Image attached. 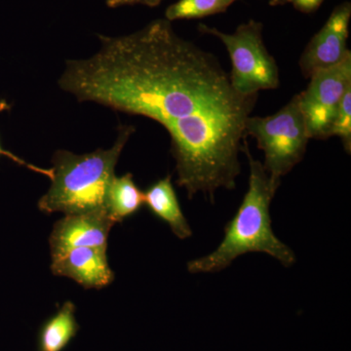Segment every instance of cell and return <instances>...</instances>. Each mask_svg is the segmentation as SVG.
I'll use <instances>...</instances> for the list:
<instances>
[{
  "instance_id": "9",
  "label": "cell",
  "mask_w": 351,
  "mask_h": 351,
  "mask_svg": "<svg viewBox=\"0 0 351 351\" xmlns=\"http://www.w3.org/2000/svg\"><path fill=\"white\" fill-rule=\"evenodd\" d=\"M54 276L68 277L85 289H101L112 283L114 272L108 265L107 248H76L52 261Z\"/></svg>"
},
{
  "instance_id": "18",
  "label": "cell",
  "mask_w": 351,
  "mask_h": 351,
  "mask_svg": "<svg viewBox=\"0 0 351 351\" xmlns=\"http://www.w3.org/2000/svg\"><path fill=\"white\" fill-rule=\"evenodd\" d=\"M290 0H269V4L271 6H282L288 4Z\"/></svg>"
},
{
  "instance_id": "3",
  "label": "cell",
  "mask_w": 351,
  "mask_h": 351,
  "mask_svg": "<svg viewBox=\"0 0 351 351\" xmlns=\"http://www.w3.org/2000/svg\"><path fill=\"white\" fill-rule=\"evenodd\" d=\"M135 128L119 127L112 149L90 154L57 151L53 156L51 186L38 201L44 213L66 215L107 212L108 189L115 177V166Z\"/></svg>"
},
{
  "instance_id": "11",
  "label": "cell",
  "mask_w": 351,
  "mask_h": 351,
  "mask_svg": "<svg viewBox=\"0 0 351 351\" xmlns=\"http://www.w3.org/2000/svg\"><path fill=\"white\" fill-rule=\"evenodd\" d=\"M75 304L66 302L54 315L39 328L38 351H63L80 331Z\"/></svg>"
},
{
  "instance_id": "4",
  "label": "cell",
  "mask_w": 351,
  "mask_h": 351,
  "mask_svg": "<svg viewBox=\"0 0 351 351\" xmlns=\"http://www.w3.org/2000/svg\"><path fill=\"white\" fill-rule=\"evenodd\" d=\"M257 141L265 154L263 166L269 179L280 184L281 179L306 152L309 138L306 120L300 105V95L293 97L285 107L269 117H249L245 124V137Z\"/></svg>"
},
{
  "instance_id": "5",
  "label": "cell",
  "mask_w": 351,
  "mask_h": 351,
  "mask_svg": "<svg viewBox=\"0 0 351 351\" xmlns=\"http://www.w3.org/2000/svg\"><path fill=\"white\" fill-rule=\"evenodd\" d=\"M263 27L262 23L250 20L230 34L207 25H198V31L216 36L225 44L232 60V71L228 73L230 82L239 93L246 96L258 95L262 90L277 89L280 85L276 59L263 43Z\"/></svg>"
},
{
  "instance_id": "1",
  "label": "cell",
  "mask_w": 351,
  "mask_h": 351,
  "mask_svg": "<svg viewBox=\"0 0 351 351\" xmlns=\"http://www.w3.org/2000/svg\"><path fill=\"white\" fill-rule=\"evenodd\" d=\"M99 38L97 54L66 62L60 77L77 101L154 120L169 133L173 151L199 158L245 137L258 95L239 93L216 56L178 36L169 21Z\"/></svg>"
},
{
  "instance_id": "17",
  "label": "cell",
  "mask_w": 351,
  "mask_h": 351,
  "mask_svg": "<svg viewBox=\"0 0 351 351\" xmlns=\"http://www.w3.org/2000/svg\"><path fill=\"white\" fill-rule=\"evenodd\" d=\"M323 1L324 0H290L289 3H292L300 12L311 14L317 10Z\"/></svg>"
},
{
  "instance_id": "10",
  "label": "cell",
  "mask_w": 351,
  "mask_h": 351,
  "mask_svg": "<svg viewBox=\"0 0 351 351\" xmlns=\"http://www.w3.org/2000/svg\"><path fill=\"white\" fill-rule=\"evenodd\" d=\"M144 198L145 204L152 213L165 221L178 239H186L193 235V230L180 206L171 176L152 184L145 191Z\"/></svg>"
},
{
  "instance_id": "8",
  "label": "cell",
  "mask_w": 351,
  "mask_h": 351,
  "mask_svg": "<svg viewBox=\"0 0 351 351\" xmlns=\"http://www.w3.org/2000/svg\"><path fill=\"white\" fill-rule=\"evenodd\" d=\"M114 221L107 212L66 215L55 223L49 237L52 261L76 248H107Z\"/></svg>"
},
{
  "instance_id": "6",
  "label": "cell",
  "mask_w": 351,
  "mask_h": 351,
  "mask_svg": "<svg viewBox=\"0 0 351 351\" xmlns=\"http://www.w3.org/2000/svg\"><path fill=\"white\" fill-rule=\"evenodd\" d=\"M300 95V105L309 138L326 140L346 90L351 87V53L337 66L311 76Z\"/></svg>"
},
{
  "instance_id": "7",
  "label": "cell",
  "mask_w": 351,
  "mask_h": 351,
  "mask_svg": "<svg viewBox=\"0 0 351 351\" xmlns=\"http://www.w3.org/2000/svg\"><path fill=\"white\" fill-rule=\"evenodd\" d=\"M350 2H343L332 10L325 25L314 34L300 59V69L304 77L311 78L317 71L337 66L350 54Z\"/></svg>"
},
{
  "instance_id": "14",
  "label": "cell",
  "mask_w": 351,
  "mask_h": 351,
  "mask_svg": "<svg viewBox=\"0 0 351 351\" xmlns=\"http://www.w3.org/2000/svg\"><path fill=\"white\" fill-rule=\"evenodd\" d=\"M337 136L341 138L346 152L351 151V87L346 90L341 104H339L336 117L332 121L330 137Z\"/></svg>"
},
{
  "instance_id": "16",
  "label": "cell",
  "mask_w": 351,
  "mask_h": 351,
  "mask_svg": "<svg viewBox=\"0 0 351 351\" xmlns=\"http://www.w3.org/2000/svg\"><path fill=\"white\" fill-rule=\"evenodd\" d=\"M161 1L162 0H107V5L110 8L132 5H144L154 8L158 6Z\"/></svg>"
},
{
  "instance_id": "12",
  "label": "cell",
  "mask_w": 351,
  "mask_h": 351,
  "mask_svg": "<svg viewBox=\"0 0 351 351\" xmlns=\"http://www.w3.org/2000/svg\"><path fill=\"white\" fill-rule=\"evenodd\" d=\"M145 205L144 193L134 182L131 173L112 180L108 189L107 213L115 223L133 216Z\"/></svg>"
},
{
  "instance_id": "2",
  "label": "cell",
  "mask_w": 351,
  "mask_h": 351,
  "mask_svg": "<svg viewBox=\"0 0 351 351\" xmlns=\"http://www.w3.org/2000/svg\"><path fill=\"white\" fill-rule=\"evenodd\" d=\"M242 152L250 166L249 188L232 221L226 226L225 237L216 250L188 263L191 274H214L226 269L235 258L248 253H265L284 267L295 263L294 251L274 232L269 207L280 184L269 179L263 163L249 151L246 138Z\"/></svg>"
},
{
  "instance_id": "15",
  "label": "cell",
  "mask_w": 351,
  "mask_h": 351,
  "mask_svg": "<svg viewBox=\"0 0 351 351\" xmlns=\"http://www.w3.org/2000/svg\"><path fill=\"white\" fill-rule=\"evenodd\" d=\"M10 108L11 106L8 105L5 100L0 101V112H4V110H10ZM0 156L7 157V158L11 159V160L14 161L16 164H18V165L27 168V169L38 173V174L46 176V177L49 178L50 180L53 178L52 168L45 169V168H40L38 167V166L34 165V164L27 162L24 159L20 158L19 156H16V154H12V152L4 149L3 147H2L1 143H0Z\"/></svg>"
},
{
  "instance_id": "13",
  "label": "cell",
  "mask_w": 351,
  "mask_h": 351,
  "mask_svg": "<svg viewBox=\"0 0 351 351\" xmlns=\"http://www.w3.org/2000/svg\"><path fill=\"white\" fill-rule=\"evenodd\" d=\"M237 0H178L165 11V19H201L208 16L225 13Z\"/></svg>"
}]
</instances>
